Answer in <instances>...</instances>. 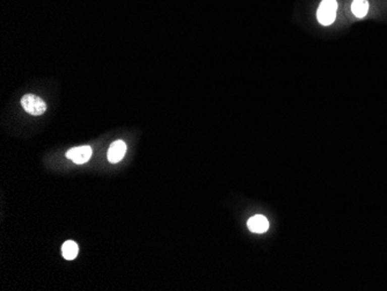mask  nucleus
<instances>
[{"label":"nucleus","instance_id":"f257e3e1","mask_svg":"<svg viewBox=\"0 0 387 291\" xmlns=\"http://www.w3.org/2000/svg\"><path fill=\"white\" fill-rule=\"evenodd\" d=\"M336 11H338V3L335 0H322L318 9L316 18L321 25L329 26L335 20Z\"/></svg>","mask_w":387,"mask_h":291},{"label":"nucleus","instance_id":"f03ea898","mask_svg":"<svg viewBox=\"0 0 387 291\" xmlns=\"http://www.w3.org/2000/svg\"><path fill=\"white\" fill-rule=\"evenodd\" d=\"M21 106L28 114L40 116L46 110V103L40 96L34 94H26L21 99Z\"/></svg>","mask_w":387,"mask_h":291},{"label":"nucleus","instance_id":"7ed1b4c3","mask_svg":"<svg viewBox=\"0 0 387 291\" xmlns=\"http://www.w3.org/2000/svg\"><path fill=\"white\" fill-rule=\"evenodd\" d=\"M93 150L91 146H78V147H72L70 149L68 152H66V157L70 160H72L74 164H85L87 162L89 159L92 157Z\"/></svg>","mask_w":387,"mask_h":291},{"label":"nucleus","instance_id":"20e7f679","mask_svg":"<svg viewBox=\"0 0 387 291\" xmlns=\"http://www.w3.org/2000/svg\"><path fill=\"white\" fill-rule=\"evenodd\" d=\"M127 152V144L123 141H115L113 144L109 146L108 150V160L116 164L122 160L124 154Z\"/></svg>","mask_w":387,"mask_h":291},{"label":"nucleus","instance_id":"39448f33","mask_svg":"<svg viewBox=\"0 0 387 291\" xmlns=\"http://www.w3.org/2000/svg\"><path fill=\"white\" fill-rule=\"evenodd\" d=\"M248 228L254 234H264L269 228V222L264 216L255 215L248 219Z\"/></svg>","mask_w":387,"mask_h":291},{"label":"nucleus","instance_id":"423d86ee","mask_svg":"<svg viewBox=\"0 0 387 291\" xmlns=\"http://www.w3.org/2000/svg\"><path fill=\"white\" fill-rule=\"evenodd\" d=\"M78 252H79V247H78L77 243L72 242V240H68L62 246V254H63V257L66 260L76 259Z\"/></svg>","mask_w":387,"mask_h":291},{"label":"nucleus","instance_id":"0eeeda50","mask_svg":"<svg viewBox=\"0 0 387 291\" xmlns=\"http://www.w3.org/2000/svg\"><path fill=\"white\" fill-rule=\"evenodd\" d=\"M369 2L367 0H354L353 5H351V11L355 17L364 18L367 11H369Z\"/></svg>","mask_w":387,"mask_h":291}]
</instances>
